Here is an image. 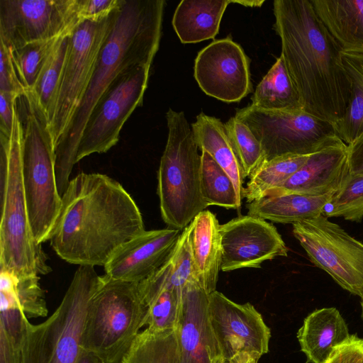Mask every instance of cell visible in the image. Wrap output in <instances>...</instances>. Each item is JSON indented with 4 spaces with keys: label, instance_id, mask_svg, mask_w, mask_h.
<instances>
[{
    "label": "cell",
    "instance_id": "cell-1",
    "mask_svg": "<svg viewBox=\"0 0 363 363\" xmlns=\"http://www.w3.org/2000/svg\"><path fill=\"white\" fill-rule=\"evenodd\" d=\"M145 230L134 199L114 179L82 172L70 179L48 241L63 260L104 266Z\"/></svg>",
    "mask_w": 363,
    "mask_h": 363
},
{
    "label": "cell",
    "instance_id": "cell-2",
    "mask_svg": "<svg viewBox=\"0 0 363 363\" xmlns=\"http://www.w3.org/2000/svg\"><path fill=\"white\" fill-rule=\"evenodd\" d=\"M274 29L301 108L334 127L350 103L351 84L341 50L311 0H275Z\"/></svg>",
    "mask_w": 363,
    "mask_h": 363
},
{
    "label": "cell",
    "instance_id": "cell-3",
    "mask_svg": "<svg viewBox=\"0 0 363 363\" xmlns=\"http://www.w3.org/2000/svg\"><path fill=\"white\" fill-rule=\"evenodd\" d=\"M164 0H124L99 52L86 94L55 149L60 196L66 191L82 135L92 111L111 85L137 67L151 66L162 36Z\"/></svg>",
    "mask_w": 363,
    "mask_h": 363
},
{
    "label": "cell",
    "instance_id": "cell-4",
    "mask_svg": "<svg viewBox=\"0 0 363 363\" xmlns=\"http://www.w3.org/2000/svg\"><path fill=\"white\" fill-rule=\"evenodd\" d=\"M23 138L16 102L9 136L0 133V270L16 277L52 271L29 223L22 175Z\"/></svg>",
    "mask_w": 363,
    "mask_h": 363
},
{
    "label": "cell",
    "instance_id": "cell-5",
    "mask_svg": "<svg viewBox=\"0 0 363 363\" xmlns=\"http://www.w3.org/2000/svg\"><path fill=\"white\" fill-rule=\"evenodd\" d=\"M168 135L157 173L162 218L169 228L183 230L206 205L201 192V155L182 111L166 113Z\"/></svg>",
    "mask_w": 363,
    "mask_h": 363
},
{
    "label": "cell",
    "instance_id": "cell-6",
    "mask_svg": "<svg viewBox=\"0 0 363 363\" xmlns=\"http://www.w3.org/2000/svg\"><path fill=\"white\" fill-rule=\"evenodd\" d=\"M147 311L138 283L101 277L87 310L82 348L96 354L104 363H120L145 326Z\"/></svg>",
    "mask_w": 363,
    "mask_h": 363
},
{
    "label": "cell",
    "instance_id": "cell-7",
    "mask_svg": "<svg viewBox=\"0 0 363 363\" xmlns=\"http://www.w3.org/2000/svg\"><path fill=\"white\" fill-rule=\"evenodd\" d=\"M101 277L94 267L79 266L54 313L40 324H28L21 363H77L87 310Z\"/></svg>",
    "mask_w": 363,
    "mask_h": 363
},
{
    "label": "cell",
    "instance_id": "cell-8",
    "mask_svg": "<svg viewBox=\"0 0 363 363\" xmlns=\"http://www.w3.org/2000/svg\"><path fill=\"white\" fill-rule=\"evenodd\" d=\"M22 175L29 223L37 243L48 241L59 215L62 197L55 174V152L45 122L32 98L25 94Z\"/></svg>",
    "mask_w": 363,
    "mask_h": 363
},
{
    "label": "cell",
    "instance_id": "cell-9",
    "mask_svg": "<svg viewBox=\"0 0 363 363\" xmlns=\"http://www.w3.org/2000/svg\"><path fill=\"white\" fill-rule=\"evenodd\" d=\"M119 9L99 22L82 23L70 36L57 96L46 125L55 151L83 100Z\"/></svg>",
    "mask_w": 363,
    "mask_h": 363
},
{
    "label": "cell",
    "instance_id": "cell-10",
    "mask_svg": "<svg viewBox=\"0 0 363 363\" xmlns=\"http://www.w3.org/2000/svg\"><path fill=\"white\" fill-rule=\"evenodd\" d=\"M235 116L260 143L264 162L289 155H311L337 140L334 125L298 108L269 111L251 104Z\"/></svg>",
    "mask_w": 363,
    "mask_h": 363
},
{
    "label": "cell",
    "instance_id": "cell-11",
    "mask_svg": "<svg viewBox=\"0 0 363 363\" xmlns=\"http://www.w3.org/2000/svg\"><path fill=\"white\" fill-rule=\"evenodd\" d=\"M292 226L309 259L343 289L363 297V243L323 215Z\"/></svg>",
    "mask_w": 363,
    "mask_h": 363
},
{
    "label": "cell",
    "instance_id": "cell-12",
    "mask_svg": "<svg viewBox=\"0 0 363 363\" xmlns=\"http://www.w3.org/2000/svg\"><path fill=\"white\" fill-rule=\"evenodd\" d=\"M82 23L77 0H0V40L11 49L71 35Z\"/></svg>",
    "mask_w": 363,
    "mask_h": 363
},
{
    "label": "cell",
    "instance_id": "cell-13",
    "mask_svg": "<svg viewBox=\"0 0 363 363\" xmlns=\"http://www.w3.org/2000/svg\"><path fill=\"white\" fill-rule=\"evenodd\" d=\"M151 66L137 67L118 78L99 101L85 126L76 163L94 153H105L118 142L124 123L143 105Z\"/></svg>",
    "mask_w": 363,
    "mask_h": 363
},
{
    "label": "cell",
    "instance_id": "cell-14",
    "mask_svg": "<svg viewBox=\"0 0 363 363\" xmlns=\"http://www.w3.org/2000/svg\"><path fill=\"white\" fill-rule=\"evenodd\" d=\"M208 318L219 359L269 352L270 328L251 303H237L216 290L208 294Z\"/></svg>",
    "mask_w": 363,
    "mask_h": 363
},
{
    "label": "cell",
    "instance_id": "cell-15",
    "mask_svg": "<svg viewBox=\"0 0 363 363\" xmlns=\"http://www.w3.org/2000/svg\"><path fill=\"white\" fill-rule=\"evenodd\" d=\"M194 70L201 90L225 103L238 102L252 91L250 60L229 37L213 40L200 50Z\"/></svg>",
    "mask_w": 363,
    "mask_h": 363
},
{
    "label": "cell",
    "instance_id": "cell-16",
    "mask_svg": "<svg viewBox=\"0 0 363 363\" xmlns=\"http://www.w3.org/2000/svg\"><path fill=\"white\" fill-rule=\"evenodd\" d=\"M223 257L221 270L259 268L262 262L286 257L288 248L275 226L249 215L220 225Z\"/></svg>",
    "mask_w": 363,
    "mask_h": 363
},
{
    "label": "cell",
    "instance_id": "cell-17",
    "mask_svg": "<svg viewBox=\"0 0 363 363\" xmlns=\"http://www.w3.org/2000/svg\"><path fill=\"white\" fill-rule=\"evenodd\" d=\"M182 230L167 227L145 230L124 244L104 265L110 279L139 283L169 259Z\"/></svg>",
    "mask_w": 363,
    "mask_h": 363
},
{
    "label": "cell",
    "instance_id": "cell-18",
    "mask_svg": "<svg viewBox=\"0 0 363 363\" xmlns=\"http://www.w3.org/2000/svg\"><path fill=\"white\" fill-rule=\"evenodd\" d=\"M349 174L347 145L338 139L311 154L287 181L269 191L264 197L285 194H335Z\"/></svg>",
    "mask_w": 363,
    "mask_h": 363
},
{
    "label": "cell",
    "instance_id": "cell-19",
    "mask_svg": "<svg viewBox=\"0 0 363 363\" xmlns=\"http://www.w3.org/2000/svg\"><path fill=\"white\" fill-rule=\"evenodd\" d=\"M208 294L196 284L183 291V307L177 329L180 363H217L216 345L208 318Z\"/></svg>",
    "mask_w": 363,
    "mask_h": 363
},
{
    "label": "cell",
    "instance_id": "cell-20",
    "mask_svg": "<svg viewBox=\"0 0 363 363\" xmlns=\"http://www.w3.org/2000/svg\"><path fill=\"white\" fill-rule=\"evenodd\" d=\"M264 1L182 0L172 18L173 28L182 43L214 39L219 32L223 15L230 4L260 7Z\"/></svg>",
    "mask_w": 363,
    "mask_h": 363
},
{
    "label": "cell",
    "instance_id": "cell-21",
    "mask_svg": "<svg viewBox=\"0 0 363 363\" xmlns=\"http://www.w3.org/2000/svg\"><path fill=\"white\" fill-rule=\"evenodd\" d=\"M191 224L190 242L197 281L209 294L216 290L221 270L220 224L216 215L208 210L201 212Z\"/></svg>",
    "mask_w": 363,
    "mask_h": 363
},
{
    "label": "cell",
    "instance_id": "cell-22",
    "mask_svg": "<svg viewBox=\"0 0 363 363\" xmlns=\"http://www.w3.org/2000/svg\"><path fill=\"white\" fill-rule=\"evenodd\" d=\"M350 335L340 311L328 307L313 311L304 319L297 339L307 362L324 363L335 348Z\"/></svg>",
    "mask_w": 363,
    "mask_h": 363
},
{
    "label": "cell",
    "instance_id": "cell-23",
    "mask_svg": "<svg viewBox=\"0 0 363 363\" xmlns=\"http://www.w3.org/2000/svg\"><path fill=\"white\" fill-rule=\"evenodd\" d=\"M342 52L363 53V0H311Z\"/></svg>",
    "mask_w": 363,
    "mask_h": 363
},
{
    "label": "cell",
    "instance_id": "cell-24",
    "mask_svg": "<svg viewBox=\"0 0 363 363\" xmlns=\"http://www.w3.org/2000/svg\"><path fill=\"white\" fill-rule=\"evenodd\" d=\"M334 194H285L266 196L248 203L247 215L274 223L294 224L323 215Z\"/></svg>",
    "mask_w": 363,
    "mask_h": 363
},
{
    "label": "cell",
    "instance_id": "cell-25",
    "mask_svg": "<svg viewBox=\"0 0 363 363\" xmlns=\"http://www.w3.org/2000/svg\"><path fill=\"white\" fill-rule=\"evenodd\" d=\"M194 137L201 151H206L232 179L242 201L245 179L239 161L219 118L201 112L191 124Z\"/></svg>",
    "mask_w": 363,
    "mask_h": 363
},
{
    "label": "cell",
    "instance_id": "cell-26",
    "mask_svg": "<svg viewBox=\"0 0 363 363\" xmlns=\"http://www.w3.org/2000/svg\"><path fill=\"white\" fill-rule=\"evenodd\" d=\"M38 275L16 277L0 270V310L23 313L29 319L45 317L48 310Z\"/></svg>",
    "mask_w": 363,
    "mask_h": 363
},
{
    "label": "cell",
    "instance_id": "cell-27",
    "mask_svg": "<svg viewBox=\"0 0 363 363\" xmlns=\"http://www.w3.org/2000/svg\"><path fill=\"white\" fill-rule=\"evenodd\" d=\"M251 105L269 111L301 108L298 95L280 55L257 86Z\"/></svg>",
    "mask_w": 363,
    "mask_h": 363
},
{
    "label": "cell",
    "instance_id": "cell-28",
    "mask_svg": "<svg viewBox=\"0 0 363 363\" xmlns=\"http://www.w3.org/2000/svg\"><path fill=\"white\" fill-rule=\"evenodd\" d=\"M351 84V96L344 116L335 125L339 138L351 143L363 130V53L341 52Z\"/></svg>",
    "mask_w": 363,
    "mask_h": 363
},
{
    "label": "cell",
    "instance_id": "cell-29",
    "mask_svg": "<svg viewBox=\"0 0 363 363\" xmlns=\"http://www.w3.org/2000/svg\"><path fill=\"white\" fill-rule=\"evenodd\" d=\"M71 35L59 39L43 64L33 89L25 93L32 98L46 125L57 96Z\"/></svg>",
    "mask_w": 363,
    "mask_h": 363
},
{
    "label": "cell",
    "instance_id": "cell-30",
    "mask_svg": "<svg viewBox=\"0 0 363 363\" xmlns=\"http://www.w3.org/2000/svg\"><path fill=\"white\" fill-rule=\"evenodd\" d=\"M120 363H180L177 331L140 332Z\"/></svg>",
    "mask_w": 363,
    "mask_h": 363
},
{
    "label": "cell",
    "instance_id": "cell-31",
    "mask_svg": "<svg viewBox=\"0 0 363 363\" xmlns=\"http://www.w3.org/2000/svg\"><path fill=\"white\" fill-rule=\"evenodd\" d=\"M311 155H289L264 162L250 176L242 197L249 203L263 198L269 191L287 181Z\"/></svg>",
    "mask_w": 363,
    "mask_h": 363
},
{
    "label": "cell",
    "instance_id": "cell-32",
    "mask_svg": "<svg viewBox=\"0 0 363 363\" xmlns=\"http://www.w3.org/2000/svg\"><path fill=\"white\" fill-rule=\"evenodd\" d=\"M201 192L206 205L240 211L242 201L230 177L208 152L201 151Z\"/></svg>",
    "mask_w": 363,
    "mask_h": 363
},
{
    "label": "cell",
    "instance_id": "cell-33",
    "mask_svg": "<svg viewBox=\"0 0 363 363\" xmlns=\"http://www.w3.org/2000/svg\"><path fill=\"white\" fill-rule=\"evenodd\" d=\"M146 328L155 333L176 330L182 314L183 291L167 286L146 304Z\"/></svg>",
    "mask_w": 363,
    "mask_h": 363
},
{
    "label": "cell",
    "instance_id": "cell-34",
    "mask_svg": "<svg viewBox=\"0 0 363 363\" xmlns=\"http://www.w3.org/2000/svg\"><path fill=\"white\" fill-rule=\"evenodd\" d=\"M224 125L243 177H250L264 162L262 145L249 127L235 116Z\"/></svg>",
    "mask_w": 363,
    "mask_h": 363
},
{
    "label": "cell",
    "instance_id": "cell-35",
    "mask_svg": "<svg viewBox=\"0 0 363 363\" xmlns=\"http://www.w3.org/2000/svg\"><path fill=\"white\" fill-rule=\"evenodd\" d=\"M61 37L29 43L17 49L9 47L14 67L25 93L33 89L43 64Z\"/></svg>",
    "mask_w": 363,
    "mask_h": 363
},
{
    "label": "cell",
    "instance_id": "cell-36",
    "mask_svg": "<svg viewBox=\"0 0 363 363\" xmlns=\"http://www.w3.org/2000/svg\"><path fill=\"white\" fill-rule=\"evenodd\" d=\"M323 216L359 223L363 219V174H350L325 207Z\"/></svg>",
    "mask_w": 363,
    "mask_h": 363
},
{
    "label": "cell",
    "instance_id": "cell-37",
    "mask_svg": "<svg viewBox=\"0 0 363 363\" xmlns=\"http://www.w3.org/2000/svg\"><path fill=\"white\" fill-rule=\"evenodd\" d=\"M191 224L190 223L182 230L170 255L172 271L169 286L182 291L191 284L199 286L196 276L191 247Z\"/></svg>",
    "mask_w": 363,
    "mask_h": 363
},
{
    "label": "cell",
    "instance_id": "cell-38",
    "mask_svg": "<svg viewBox=\"0 0 363 363\" xmlns=\"http://www.w3.org/2000/svg\"><path fill=\"white\" fill-rule=\"evenodd\" d=\"M0 91L23 96L25 90L14 67L11 48L2 40H0Z\"/></svg>",
    "mask_w": 363,
    "mask_h": 363
},
{
    "label": "cell",
    "instance_id": "cell-39",
    "mask_svg": "<svg viewBox=\"0 0 363 363\" xmlns=\"http://www.w3.org/2000/svg\"><path fill=\"white\" fill-rule=\"evenodd\" d=\"M124 0H77V11L82 22H99L119 9Z\"/></svg>",
    "mask_w": 363,
    "mask_h": 363
},
{
    "label": "cell",
    "instance_id": "cell-40",
    "mask_svg": "<svg viewBox=\"0 0 363 363\" xmlns=\"http://www.w3.org/2000/svg\"><path fill=\"white\" fill-rule=\"evenodd\" d=\"M324 363H363V338L350 335L335 348Z\"/></svg>",
    "mask_w": 363,
    "mask_h": 363
},
{
    "label": "cell",
    "instance_id": "cell-41",
    "mask_svg": "<svg viewBox=\"0 0 363 363\" xmlns=\"http://www.w3.org/2000/svg\"><path fill=\"white\" fill-rule=\"evenodd\" d=\"M18 97L0 91V133L9 136L13 118V106Z\"/></svg>",
    "mask_w": 363,
    "mask_h": 363
},
{
    "label": "cell",
    "instance_id": "cell-42",
    "mask_svg": "<svg viewBox=\"0 0 363 363\" xmlns=\"http://www.w3.org/2000/svg\"><path fill=\"white\" fill-rule=\"evenodd\" d=\"M347 159L350 174H363V130L347 145Z\"/></svg>",
    "mask_w": 363,
    "mask_h": 363
},
{
    "label": "cell",
    "instance_id": "cell-43",
    "mask_svg": "<svg viewBox=\"0 0 363 363\" xmlns=\"http://www.w3.org/2000/svg\"><path fill=\"white\" fill-rule=\"evenodd\" d=\"M21 352L0 332V363H21Z\"/></svg>",
    "mask_w": 363,
    "mask_h": 363
},
{
    "label": "cell",
    "instance_id": "cell-44",
    "mask_svg": "<svg viewBox=\"0 0 363 363\" xmlns=\"http://www.w3.org/2000/svg\"><path fill=\"white\" fill-rule=\"evenodd\" d=\"M259 358L257 355L240 353L229 359H218L217 363H258Z\"/></svg>",
    "mask_w": 363,
    "mask_h": 363
},
{
    "label": "cell",
    "instance_id": "cell-45",
    "mask_svg": "<svg viewBox=\"0 0 363 363\" xmlns=\"http://www.w3.org/2000/svg\"><path fill=\"white\" fill-rule=\"evenodd\" d=\"M77 363H104V361L93 352L82 348Z\"/></svg>",
    "mask_w": 363,
    "mask_h": 363
},
{
    "label": "cell",
    "instance_id": "cell-46",
    "mask_svg": "<svg viewBox=\"0 0 363 363\" xmlns=\"http://www.w3.org/2000/svg\"><path fill=\"white\" fill-rule=\"evenodd\" d=\"M360 303H361V308H362V318L363 319V297L361 298Z\"/></svg>",
    "mask_w": 363,
    "mask_h": 363
}]
</instances>
